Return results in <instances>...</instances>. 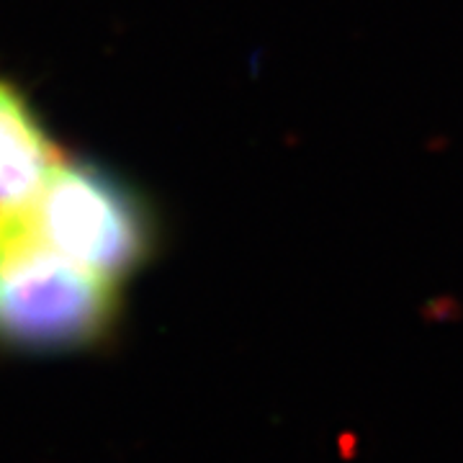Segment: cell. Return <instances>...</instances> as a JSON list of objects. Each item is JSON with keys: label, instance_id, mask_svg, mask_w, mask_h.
I'll list each match as a JSON object with an SVG mask.
<instances>
[{"label": "cell", "instance_id": "6da1fadb", "mask_svg": "<svg viewBox=\"0 0 463 463\" xmlns=\"http://www.w3.org/2000/svg\"><path fill=\"white\" fill-rule=\"evenodd\" d=\"M118 286L57 255L18 219L0 248V345L80 350L114 327Z\"/></svg>", "mask_w": 463, "mask_h": 463}, {"label": "cell", "instance_id": "7a4b0ae2", "mask_svg": "<svg viewBox=\"0 0 463 463\" xmlns=\"http://www.w3.org/2000/svg\"><path fill=\"white\" fill-rule=\"evenodd\" d=\"M57 255L121 286L152 252V219L129 185L90 163L62 160L26 214Z\"/></svg>", "mask_w": 463, "mask_h": 463}, {"label": "cell", "instance_id": "3957f363", "mask_svg": "<svg viewBox=\"0 0 463 463\" xmlns=\"http://www.w3.org/2000/svg\"><path fill=\"white\" fill-rule=\"evenodd\" d=\"M65 160L32 103L0 75V212L26 219L54 167Z\"/></svg>", "mask_w": 463, "mask_h": 463}, {"label": "cell", "instance_id": "277c9868", "mask_svg": "<svg viewBox=\"0 0 463 463\" xmlns=\"http://www.w3.org/2000/svg\"><path fill=\"white\" fill-rule=\"evenodd\" d=\"M18 219H11V216H5L3 212H0V248L5 245V240L11 237V232H14V227H16Z\"/></svg>", "mask_w": 463, "mask_h": 463}]
</instances>
